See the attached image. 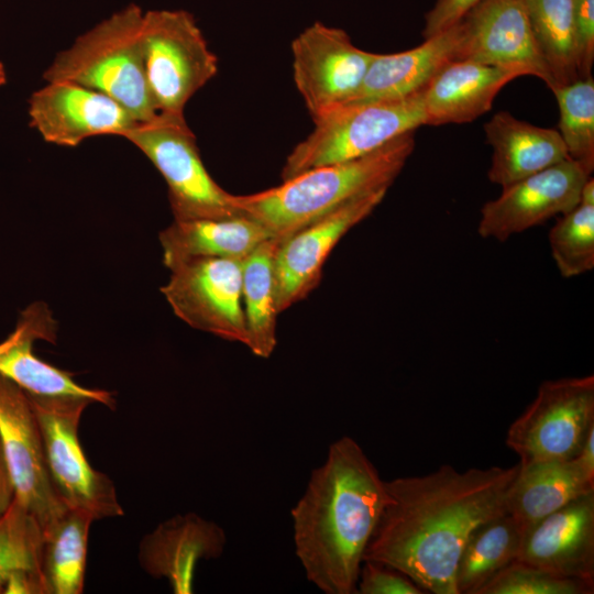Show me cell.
I'll list each match as a JSON object with an SVG mask.
<instances>
[{
  "instance_id": "6da1fadb",
  "label": "cell",
  "mask_w": 594,
  "mask_h": 594,
  "mask_svg": "<svg viewBox=\"0 0 594 594\" xmlns=\"http://www.w3.org/2000/svg\"><path fill=\"white\" fill-rule=\"evenodd\" d=\"M518 468L460 472L447 464L425 475L385 481L388 501L363 561L398 570L426 593L458 594L462 548L480 524L506 512Z\"/></svg>"
},
{
  "instance_id": "7a4b0ae2",
  "label": "cell",
  "mask_w": 594,
  "mask_h": 594,
  "mask_svg": "<svg viewBox=\"0 0 594 594\" xmlns=\"http://www.w3.org/2000/svg\"><path fill=\"white\" fill-rule=\"evenodd\" d=\"M388 501L385 481L361 446L344 436L311 471L290 510L295 553L326 594H354L366 546Z\"/></svg>"
},
{
  "instance_id": "3957f363",
  "label": "cell",
  "mask_w": 594,
  "mask_h": 594,
  "mask_svg": "<svg viewBox=\"0 0 594 594\" xmlns=\"http://www.w3.org/2000/svg\"><path fill=\"white\" fill-rule=\"evenodd\" d=\"M414 148L409 132L364 156L305 170L255 194L233 195V205L283 241L352 199L388 189Z\"/></svg>"
},
{
  "instance_id": "277c9868",
  "label": "cell",
  "mask_w": 594,
  "mask_h": 594,
  "mask_svg": "<svg viewBox=\"0 0 594 594\" xmlns=\"http://www.w3.org/2000/svg\"><path fill=\"white\" fill-rule=\"evenodd\" d=\"M143 14L132 3L99 22L56 55L44 79L91 88L116 100L138 122L153 120L158 112L145 74Z\"/></svg>"
},
{
  "instance_id": "5b68a950",
  "label": "cell",
  "mask_w": 594,
  "mask_h": 594,
  "mask_svg": "<svg viewBox=\"0 0 594 594\" xmlns=\"http://www.w3.org/2000/svg\"><path fill=\"white\" fill-rule=\"evenodd\" d=\"M422 91L342 106L315 121L314 130L288 154L282 180L318 166L364 156L426 125Z\"/></svg>"
},
{
  "instance_id": "8992f818",
  "label": "cell",
  "mask_w": 594,
  "mask_h": 594,
  "mask_svg": "<svg viewBox=\"0 0 594 594\" xmlns=\"http://www.w3.org/2000/svg\"><path fill=\"white\" fill-rule=\"evenodd\" d=\"M28 395L41 430L51 481L62 503L94 520L122 516L113 482L89 464L79 442L81 415L94 402L72 395Z\"/></svg>"
},
{
  "instance_id": "52a82bcc",
  "label": "cell",
  "mask_w": 594,
  "mask_h": 594,
  "mask_svg": "<svg viewBox=\"0 0 594 594\" xmlns=\"http://www.w3.org/2000/svg\"><path fill=\"white\" fill-rule=\"evenodd\" d=\"M121 136L134 144L165 179L174 220L241 215L233 205V195L206 169L184 116L158 113Z\"/></svg>"
},
{
  "instance_id": "ba28073f",
  "label": "cell",
  "mask_w": 594,
  "mask_h": 594,
  "mask_svg": "<svg viewBox=\"0 0 594 594\" xmlns=\"http://www.w3.org/2000/svg\"><path fill=\"white\" fill-rule=\"evenodd\" d=\"M141 38L157 112L184 116L189 99L217 75L216 54L193 14L184 10L144 12Z\"/></svg>"
},
{
  "instance_id": "9c48e42d",
  "label": "cell",
  "mask_w": 594,
  "mask_h": 594,
  "mask_svg": "<svg viewBox=\"0 0 594 594\" xmlns=\"http://www.w3.org/2000/svg\"><path fill=\"white\" fill-rule=\"evenodd\" d=\"M592 426L594 376L549 380L509 426L506 444L519 457V464L571 460Z\"/></svg>"
},
{
  "instance_id": "30bf717a",
  "label": "cell",
  "mask_w": 594,
  "mask_h": 594,
  "mask_svg": "<svg viewBox=\"0 0 594 594\" xmlns=\"http://www.w3.org/2000/svg\"><path fill=\"white\" fill-rule=\"evenodd\" d=\"M170 271L161 288L174 314L191 328L246 346L242 261L195 258Z\"/></svg>"
},
{
  "instance_id": "8fae6325",
  "label": "cell",
  "mask_w": 594,
  "mask_h": 594,
  "mask_svg": "<svg viewBox=\"0 0 594 594\" xmlns=\"http://www.w3.org/2000/svg\"><path fill=\"white\" fill-rule=\"evenodd\" d=\"M293 78L314 120L345 105L359 90L375 57L345 31L315 22L292 42Z\"/></svg>"
},
{
  "instance_id": "7c38bea8",
  "label": "cell",
  "mask_w": 594,
  "mask_h": 594,
  "mask_svg": "<svg viewBox=\"0 0 594 594\" xmlns=\"http://www.w3.org/2000/svg\"><path fill=\"white\" fill-rule=\"evenodd\" d=\"M387 190L383 188L352 199L279 241L274 261L279 314L317 288L332 250L378 207Z\"/></svg>"
},
{
  "instance_id": "4fadbf2b",
  "label": "cell",
  "mask_w": 594,
  "mask_h": 594,
  "mask_svg": "<svg viewBox=\"0 0 594 594\" xmlns=\"http://www.w3.org/2000/svg\"><path fill=\"white\" fill-rule=\"evenodd\" d=\"M0 438L14 486V498L43 529L67 507L52 484L41 430L28 393L1 375Z\"/></svg>"
},
{
  "instance_id": "5bb4252c",
  "label": "cell",
  "mask_w": 594,
  "mask_h": 594,
  "mask_svg": "<svg viewBox=\"0 0 594 594\" xmlns=\"http://www.w3.org/2000/svg\"><path fill=\"white\" fill-rule=\"evenodd\" d=\"M590 175L582 165L568 158L504 187L496 199L482 207L479 234L504 242L569 212L579 205L582 186Z\"/></svg>"
},
{
  "instance_id": "9a60e30c",
  "label": "cell",
  "mask_w": 594,
  "mask_h": 594,
  "mask_svg": "<svg viewBox=\"0 0 594 594\" xmlns=\"http://www.w3.org/2000/svg\"><path fill=\"white\" fill-rule=\"evenodd\" d=\"M29 117L46 142L68 147L100 134L121 136L140 123L112 98L66 80L46 81L34 91Z\"/></svg>"
},
{
  "instance_id": "2e32d148",
  "label": "cell",
  "mask_w": 594,
  "mask_h": 594,
  "mask_svg": "<svg viewBox=\"0 0 594 594\" xmlns=\"http://www.w3.org/2000/svg\"><path fill=\"white\" fill-rule=\"evenodd\" d=\"M459 59L535 76L551 88L552 79L536 43L521 0H484L462 19Z\"/></svg>"
},
{
  "instance_id": "e0dca14e",
  "label": "cell",
  "mask_w": 594,
  "mask_h": 594,
  "mask_svg": "<svg viewBox=\"0 0 594 594\" xmlns=\"http://www.w3.org/2000/svg\"><path fill=\"white\" fill-rule=\"evenodd\" d=\"M517 560L558 576L594 583V492L526 529Z\"/></svg>"
},
{
  "instance_id": "ac0fdd59",
  "label": "cell",
  "mask_w": 594,
  "mask_h": 594,
  "mask_svg": "<svg viewBox=\"0 0 594 594\" xmlns=\"http://www.w3.org/2000/svg\"><path fill=\"white\" fill-rule=\"evenodd\" d=\"M56 331V321L46 304L36 301L28 306L14 330L0 342V375L30 394L86 397L113 409L116 400L110 392L84 387L73 380L72 373L33 353L36 340L55 343Z\"/></svg>"
},
{
  "instance_id": "d6986e66",
  "label": "cell",
  "mask_w": 594,
  "mask_h": 594,
  "mask_svg": "<svg viewBox=\"0 0 594 594\" xmlns=\"http://www.w3.org/2000/svg\"><path fill=\"white\" fill-rule=\"evenodd\" d=\"M227 535L221 526L196 513L162 521L140 543L139 561L156 579H165L175 594H190L197 563L223 553Z\"/></svg>"
},
{
  "instance_id": "ffe728a7",
  "label": "cell",
  "mask_w": 594,
  "mask_h": 594,
  "mask_svg": "<svg viewBox=\"0 0 594 594\" xmlns=\"http://www.w3.org/2000/svg\"><path fill=\"white\" fill-rule=\"evenodd\" d=\"M461 20L411 50L375 54L355 95L343 106L397 99L422 90L449 62L460 58Z\"/></svg>"
},
{
  "instance_id": "44dd1931",
  "label": "cell",
  "mask_w": 594,
  "mask_h": 594,
  "mask_svg": "<svg viewBox=\"0 0 594 594\" xmlns=\"http://www.w3.org/2000/svg\"><path fill=\"white\" fill-rule=\"evenodd\" d=\"M519 72L470 59L446 64L424 88L426 125L471 122L491 110L499 90Z\"/></svg>"
},
{
  "instance_id": "7402d4cb",
  "label": "cell",
  "mask_w": 594,
  "mask_h": 594,
  "mask_svg": "<svg viewBox=\"0 0 594 594\" xmlns=\"http://www.w3.org/2000/svg\"><path fill=\"white\" fill-rule=\"evenodd\" d=\"M492 147L488 178L502 188L570 158L558 130L521 121L499 111L485 123Z\"/></svg>"
},
{
  "instance_id": "603a6c76",
  "label": "cell",
  "mask_w": 594,
  "mask_h": 594,
  "mask_svg": "<svg viewBox=\"0 0 594 594\" xmlns=\"http://www.w3.org/2000/svg\"><path fill=\"white\" fill-rule=\"evenodd\" d=\"M271 238L261 223L243 215L174 220L160 233L163 263L168 270L195 258L243 261Z\"/></svg>"
},
{
  "instance_id": "cb8c5ba5",
  "label": "cell",
  "mask_w": 594,
  "mask_h": 594,
  "mask_svg": "<svg viewBox=\"0 0 594 594\" xmlns=\"http://www.w3.org/2000/svg\"><path fill=\"white\" fill-rule=\"evenodd\" d=\"M591 492H594V480L574 459L519 464L507 492L506 512L525 531L543 517Z\"/></svg>"
},
{
  "instance_id": "d4e9b609",
  "label": "cell",
  "mask_w": 594,
  "mask_h": 594,
  "mask_svg": "<svg viewBox=\"0 0 594 594\" xmlns=\"http://www.w3.org/2000/svg\"><path fill=\"white\" fill-rule=\"evenodd\" d=\"M92 517L66 508L43 528L40 569L45 594L84 592Z\"/></svg>"
},
{
  "instance_id": "484cf974",
  "label": "cell",
  "mask_w": 594,
  "mask_h": 594,
  "mask_svg": "<svg viewBox=\"0 0 594 594\" xmlns=\"http://www.w3.org/2000/svg\"><path fill=\"white\" fill-rule=\"evenodd\" d=\"M279 240L271 238L242 261V304L248 330L246 348L257 358L268 359L277 344L274 274Z\"/></svg>"
},
{
  "instance_id": "4316f807",
  "label": "cell",
  "mask_w": 594,
  "mask_h": 594,
  "mask_svg": "<svg viewBox=\"0 0 594 594\" xmlns=\"http://www.w3.org/2000/svg\"><path fill=\"white\" fill-rule=\"evenodd\" d=\"M522 534L507 512L480 524L460 553L455 571L458 594H479L498 572L516 561Z\"/></svg>"
},
{
  "instance_id": "83f0119b",
  "label": "cell",
  "mask_w": 594,
  "mask_h": 594,
  "mask_svg": "<svg viewBox=\"0 0 594 594\" xmlns=\"http://www.w3.org/2000/svg\"><path fill=\"white\" fill-rule=\"evenodd\" d=\"M539 52L552 79L550 89L580 79L573 0H521Z\"/></svg>"
},
{
  "instance_id": "f1b7e54d",
  "label": "cell",
  "mask_w": 594,
  "mask_h": 594,
  "mask_svg": "<svg viewBox=\"0 0 594 594\" xmlns=\"http://www.w3.org/2000/svg\"><path fill=\"white\" fill-rule=\"evenodd\" d=\"M560 111L559 133L568 155L592 174L594 168V79L592 75L551 89Z\"/></svg>"
},
{
  "instance_id": "f546056e",
  "label": "cell",
  "mask_w": 594,
  "mask_h": 594,
  "mask_svg": "<svg viewBox=\"0 0 594 594\" xmlns=\"http://www.w3.org/2000/svg\"><path fill=\"white\" fill-rule=\"evenodd\" d=\"M43 529L37 519L15 498L0 516V594L20 574L40 569Z\"/></svg>"
},
{
  "instance_id": "4dcf8cb0",
  "label": "cell",
  "mask_w": 594,
  "mask_h": 594,
  "mask_svg": "<svg viewBox=\"0 0 594 594\" xmlns=\"http://www.w3.org/2000/svg\"><path fill=\"white\" fill-rule=\"evenodd\" d=\"M551 255L562 277L594 268V206L579 204L562 215L549 232Z\"/></svg>"
},
{
  "instance_id": "1f68e13d",
  "label": "cell",
  "mask_w": 594,
  "mask_h": 594,
  "mask_svg": "<svg viewBox=\"0 0 594 594\" xmlns=\"http://www.w3.org/2000/svg\"><path fill=\"white\" fill-rule=\"evenodd\" d=\"M594 583L558 576L534 565L512 562L479 594H592Z\"/></svg>"
},
{
  "instance_id": "d6a6232c",
  "label": "cell",
  "mask_w": 594,
  "mask_h": 594,
  "mask_svg": "<svg viewBox=\"0 0 594 594\" xmlns=\"http://www.w3.org/2000/svg\"><path fill=\"white\" fill-rule=\"evenodd\" d=\"M356 593L360 594H424L426 593L398 570L380 562H362Z\"/></svg>"
},
{
  "instance_id": "836d02e7",
  "label": "cell",
  "mask_w": 594,
  "mask_h": 594,
  "mask_svg": "<svg viewBox=\"0 0 594 594\" xmlns=\"http://www.w3.org/2000/svg\"><path fill=\"white\" fill-rule=\"evenodd\" d=\"M573 21L579 74L584 78L594 61V0H573Z\"/></svg>"
},
{
  "instance_id": "e575fe53",
  "label": "cell",
  "mask_w": 594,
  "mask_h": 594,
  "mask_svg": "<svg viewBox=\"0 0 594 594\" xmlns=\"http://www.w3.org/2000/svg\"><path fill=\"white\" fill-rule=\"evenodd\" d=\"M484 0H437L426 14L424 38L431 37L457 24L471 9Z\"/></svg>"
},
{
  "instance_id": "d590c367",
  "label": "cell",
  "mask_w": 594,
  "mask_h": 594,
  "mask_svg": "<svg viewBox=\"0 0 594 594\" xmlns=\"http://www.w3.org/2000/svg\"><path fill=\"white\" fill-rule=\"evenodd\" d=\"M14 486L0 438V516L11 505L12 501L14 499Z\"/></svg>"
},
{
  "instance_id": "8d00e7d4",
  "label": "cell",
  "mask_w": 594,
  "mask_h": 594,
  "mask_svg": "<svg viewBox=\"0 0 594 594\" xmlns=\"http://www.w3.org/2000/svg\"><path fill=\"white\" fill-rule=\"evenodd\" d=\"M573 459L585 474L594 480V426L587 431L578 454Z\"/></svg>"
},
{
  "instance_id": "74e56055",
  "label": "cell",
  "mask_w": 594,
  "mask_h": 594,
  "mask_svg": "<svg viewBox=\"0 0 594 594\" xmlns=\"http://www.w3.org/2000/svg\"><path fill=\"white\" fill-rule=\"evenodd\" d=\"M579 204L594 206V180L592 177H588L583 184Z\"/></svg>"
},
{
  "instance_id": "f35d334b",
  "label": "cell",
  "mask_w": 594,
  "mask_h": 594,
  "mask_svg": "<svg viewBox=\"0 0 594 594\" xmlns=\"http://www.w3.org/2000/svg\"><path fill=\"white\" fill-rule=\"evenodd\" d=\"M6 84V72L2 63L0 62V87Z\"/></svg>"
}]
</instances>
